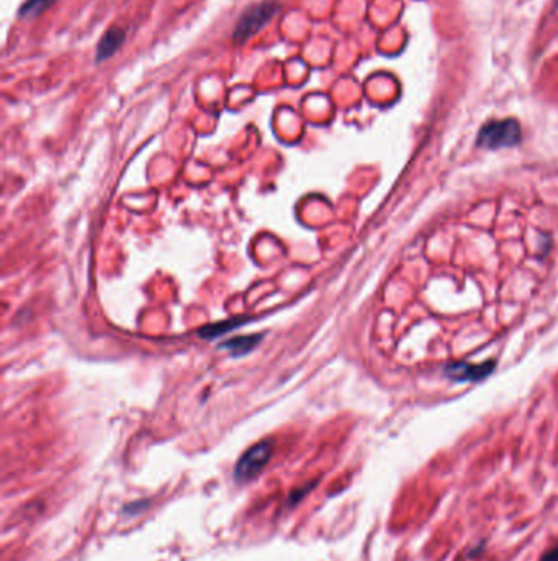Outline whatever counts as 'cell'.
<instances>
[{
  "instance_id": "cell-8",
  "label": "cell",
  "mask_w": 558,
  "mask_h": 561,
  "mask_svg": "<svg viewBox=\"0 0 558 561\" xmlns=\"http://www.w3.org/2000/svg\"><path fill=\"white\" fill-rule=\"evenodd\" d=\"M242 323H246V320H225V322H220V323H213V325H207L203 327L202 330L198 332V335L202 338H216L220 335H223V333H227L232 328L242 325Z\"/></svg>"
},
{
  "instance_id": "cell-6",
  "label": "cell",
  "mask_w": 558,
  "mask_h": 561,
  "mask_svg": "<svg viewBox=\"0 0 558 561\" xmlns=\"http://www.w3.org/2000/svg\"><path fill=\"white\" fill-rule=\"evenodd\" d=\"M261 335H249V337H236L225 342L221 347L225 350H230L232 356H242L251 352V350L256 347V345L261 342Z\"/></svg>"
},
{
  "instance_id": "cell-4",
  "label": "cell",
  "mask_w": 558,
  "mask_h": 561,
  "mask_svg": "<svg viewBox=\"0 0 558 561\" xmlns=\"http://www.w3.org/2000/svg\"><path fill=\"white\" fill-rule=\"evenodd\" d=\"M495 361H485L481 365H468V363H452L446 368V374L454 381L460 382H475L485 379L486 376L491 374L495 369Z\"/></svg>"
},
{
  "instance_id": "cell-2",
  "label": "cell",
  "mask_w": 558,
  "mask_h": 561,
  "mask_svg": "<svg viewBox=\"0 0 558 561\" xmlns=\"http://www.w3.org/2000/svg\"><path fill=\"white\" fill-rule=\"evenodd\" d=\"M279 10L280 4L275 2V0H264V2L251 5L237 20L235 31H232V40L237 45L247 41L249 38L259 33L279 14Z\"/></svg>"
},
{
  "instance_id": "cell-7",
  "label": "cell",
  "mask_w": 558,
  "mask_h": 561,
  "mask_svg": "<svg viewBox=\"0 0 558 561\" xmlns=\"http://www.w3.org/2000/svg\"><path fill=\"white\" fill-rule=\"evenodd\" d=\"M54 2H56V0H26L18 10V17L26 20L35 19L43 12H46Z\"/></svg>"
},
{
  "instance_id": "cell-5",
  "label": "cell",
  "mask_w": 558,
  "mask_h": 561,
  "mask_svg": "<svg viewBox=\"0 0 558 561\" xmlns=\"http://www.w3.org/2000/svg\"><path fill=\"white\" fill-rule=\"evenodd\" d=\"M124 40H127V33L120 26H112L105 31V35L102 36V40L99 41V46H97V55L95 61L102 63L110 59L113 55H117V51L123 46Z\"/></svg>"
},
{
  "instance_id": "cell-3",
  "label": "cell",
  "mask_w": 558,
  "mask_h": 561,
  "mask_svg": "<svg viewBox=\"0 0 558 561\" xmlns=\"http://www.w3.org/2000/svg\"><path fill=\"white\" fill-rule=\"evenodd\" d=\"M270 455H272L270 441H261V444L249 449L236 465L235 478L237 479V483L249 481V479H252L256 474L261 473L262 468L269 463Z\"/></svg>"
},
{
  "instance_id": "cell-9",
  "label": "cell",
  "mask_w": 558,
  "mask_h": 561,
  "mask_svg": "<svg viewBox=\"0 0 558 561\" xmlns=\"http://www.w3.org/2000/svg\"><path fill=\"white\" fill-rule=\"evenodd\" d=\"M539 561H558V545H555L554 548H550L545 555H542V558Z\"/></svg>"
},
{
  "instance_id": "cell-1",
  "label": "cell",
  "mask_w": 558,
  "mask_h": 561,
  "mask_svg": "<svg viewBox=\"0 0 558 561\" xmlns=\"http://www.w3.org/2000/svg\"><path fill=\"white\" fill-rule=\"evenodd\" d=\"M521 125L514 118L505 120H491L485 123L476 137V145L483 150L511 148L521 143Z\"/></svg>"
}]
</instances>
